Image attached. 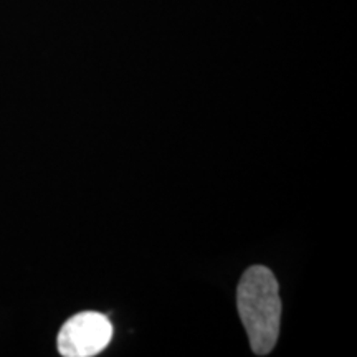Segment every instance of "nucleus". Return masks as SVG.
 <instances>
[{
  "label": "nucleus",
  "mask_w": 357,
  "mask_h": 357,
  "mask_svg": "<svg viewBox=\"0 0 357 357\" xmlns=\"http://www.w3.org/2000/svg\"><path fill=\"white\" fill-rule=\"evenodd\" d=\"M236 306L252 351L258 356L273 351L280 334L281 300L278 281L268 268L252 266L245 271L236 289Z\"/></svg>",
  "instance_id": "nucleus-1"
},
{
  "label": "nucleus",
  "mask_w": 357,
  "mask_h": 357,
  "mask_svg": "<svg viewBox=\"0 0 357 357\" xmlns=\"http://www.w3.org/2000/svg\"><path fill=\"white\" fill-rule=\"evenodd\" d=\"M113 337L108 316L83 311L70 318L58 333V351L65 357H91L100 354Z\"/></svg>",
  "instance_id": "nucleus-2"
}]
</instances>
